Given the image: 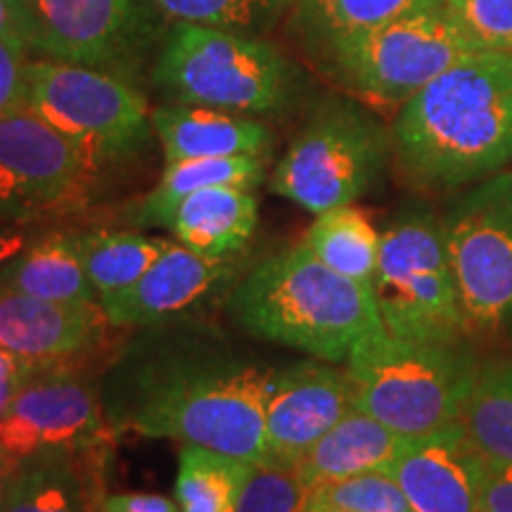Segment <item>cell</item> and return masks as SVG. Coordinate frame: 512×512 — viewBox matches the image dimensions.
Instances as JSON below:
<instances>
[{
    "label": "cell",
    "mask_w": 512,
    "mask_h": 512,
    "mask_svg": "<svg viewBox=\"0 0 512 512\" xmlns=\"http://www.w3.org/2000/svg\"><path fill=\"white\" fill-rule=\"evenodd\" d=\"M370 292L392 337L448 347L470 337L441 216L430 207L401 211L382 230Z\"/></svg>",
    "instance_id": "obj_6"
},
{
    "label": "cell",
    "mask_w": 512,
    "mask_h": 512,
    "mask_svg": "<svg viewBox=\"0 0 512 512\" xmlns=\"http://www.w3.org/2000/svg\"><path fill=\"white\" fill-rule=\"evenodd\" d=\"M306 496L309 489L294 467L256 463L235 512H304Z\"/></svg>",
    "instance_id": "obj_32"
},
{
    "label": "cell",
    "mask_w": 512,
    "mask_h": 512,
    "mask_svg": "<svg viewBox=\"0 0 512 512\" xmlns=\"http://www.w3.org/2000/svg\"><path fill=\"white\" fill-rule=\"evenodd\" d=\"M304 512H349V510H339V508H304Z\"/></svg>",
    "instance_id": "obj_40"
},
{
    "label": "cell",
    "mask_w": 512,
    "mask_h": 512,
    "mask_svg": "<svg viewBox=\"0 0 512 512\" xmlns=\"http://www.w3.org/2000/svg\"><path fill=\"white\" fill-rule=\"evenodd\" d=\"M354 406V382L347 368L335 363H299L273 373L266 403V463L294 467Z\"/></svg>",
    "instance_id": "obj_14"
},
{
    "label": "cell",
    "mask_w": 512,
    "mask_h": 512,
    "mask_svg": "<svg viewBox=\"0 0 512 512\" xmlns=\"http://www.w3.org/2000/svg\"><path fill=\"white\" fill-rule=\"evenodd\" d=\"M48 370V366H36V363L19 361L15 356H8L0 351V387H17L24 380H29L31 375Z\"/></svg>",
    "instance_id": "obj_36"
},
{
    "label": "cell",
    "mask_w": 512,
    "mask_h": 512,
    "mask_svg": "<svg viewBox=\"0 0 512 512\" xmlns=\"http://www.w3.org/2000/svg\"><path fill=\"white\" fill-rule=\"evenodd\" d=\"M110 320L102 304H57L0 285V351L50 366L88 349Z\"/></svg>",
    "instance_id": "obj_16"
},
{
    "label": "cell",
    "mask_w": 512,
    "mask_h": 512,
    "mask_svg": "<svg viewBox=\"0 0 512 512\" xmlns=\"http://www.w3.org/2000/svg\"><path fill=\"white\" fill-rule=\"evenodd\" d=\"M27 107L57 128L95 169L136 155L152 131L147 102L117 74L60 60H31Z\"/></svg>",
    "instance_id": "obj_8"
},
{
    "label": "cell",
    "mask_w": 512,
    "mask_h": 512,
    "mask_svg": "<svg viewBox=\"0 0 512 512\" xmlns=\"http://www.w3.org/2000/svg\"><path fill=\"white\" fill-rule=\"evenodd\" d=\"M100 512H181V508L176 501L162 494L128 491V494H110L102 498Z\"/></svg>",
    "instance_id": "obj_35"
},
{
    "label": "cell",
    "mask_w": 512,
    "mask_h": 512,
    "mask_svg": "<svg viewBox=\"0 0 512 512\" xmlns=\"http://www.w3.org/2000/svg\"><path fill=\"white\" fill-rule=\"evenodd\" d=\"M29 50L22 34H0V117L27 105Z\"/></svg>",
    "instance_id": "obj_33"
},
{
    "label": "cell",
    "mask_w": 512,
    "mask_h": 512,
    "mask_svg": "<svg viewBox=\"0 0 512 512\" xmlns=\"http://www.w3.org/2000/svg\"><path fill=\"white\" fill-rule=\"evenodd\" d=\"M150 121L162 143L166 164L209 157H266L271 150L268 128L238 112L178 102L157 107Z\"/></svg>",
    "instance_id": "obj_18"
},
{
    "label": "cell",
    "mask_w": 512,
    "mask_h": 512,
    "mask_svg": "<svg viewBox=\"0 0 512 512\" xmlns=\"http://www.w3.org/2000/svg\"><path fill=\"white\" fill-rule=\"evenodd\" d=\"M306 508H339L349 512H413L399 482L387 470L361 472L311 486Z\"/></svg>",
    "instance_id": "obj_29"
},
{
    "label": "cell",
    "mask_w": 512,
    "mask_h": 512,
    "mask_svg": "<svg viewBox=\"0 0 512 512\" xmlns=\"http://www.w3.org/2000/svg\"><path fill=\"white\" fill-rule=\"evenodd\" d=\"M392 157V131L356 102L335 100L313 112L268 185L311 214H323L361 200Z\"/></svg>",
    "instance_id": "obj_7"
},
{
    "label": "cell",
    "mask_w": 512,
    "mask_h": 512,
    "mask_svg": "<svg viewBox=\"0 0 512 512\" xmlns=\"http://www.w3.org/2000/svg\"><path fill=\"white\" fill-rule=\"evenodd\" d=\"M266 178V157H209L166 164L159 183L138 209L143 226H169L171 214L192 192L216 185L254 190Z\"/></svg>",
    "instance_id": "obj_24"
},
{
    "label": "cell",
    "mask_w": 512,
    "mask_h": 512,
    "mask_svg": "<svg viewBox=\"0 0 512 512\" xmlns=\"http://www.w3.org/2000/svg\"><path fill=\"white\" fill-rule=\"evenodd\" d=\"M17 460H12L10 456H5L3 451H0V505H3V498H5V491H8V484L12 475H15L17 470Z\"/></svg>",
    "instance_id": "obj_39"
},
{
    "label": "cell",
    "mask_w": 512,
    "mask_h": 512,
    "mask_svg": "<svg viewBox=\"0 0 512 512\" xmlns=\"http://www.w3.org/2000/svg\"><path fill=\"white\" fill-rule=\"evenodd\" d=\"M152 79L181 105L266 114L292 100L297 69L278 48L252 34L174 22Z\"/></svg>",
    "instance_id": "obj_5"
},
{
    "label": "cell",
    "mask_w": 512,
    "mask_h": 512,
    "mask_svg": "<svg viewBox=\"0 0 512 512\" xmlns=\"http://www.w3.org/2000/svg\"><path fill=\"white\" fill-rule=\"evenodd\" d=\"M228 313L247 335L323 363H347L363 337L384 328L370 287L332 271L304 245L261 261L230 294Z\"/></svg>",
    "instance_id": "obj_2"
},
{
    "label": "cell",
    "mask_w": 512,
    "mask_h": 512,
    "mask_svg": "<svg viewBox=\"0 0 512 512\" xmlns=\"http://www.w3.org/2000/svg\"><path fill=\"white\" fill-rule=\"evenodd\" d=\"M275 3H278V5H280V10H283V8H287V5L299 3V0H275Z\"/></svg>",
    "instance_id": "obj_41"
},
{
    "label": "cell",
    "mask_w": 512,
    "mask_h": 512,
    "mask_svg": "<svg viewBox=\"0 0 512 512\" xmlns=\"http://www.w3.org/2000/svg\"><path fill=\"white\" fill-rule=\"evenodd\" d=\"M29 48L121 79L136 72L152 38L155 0H19Z\"/></svg>",
    "instance_id": "obj_11"
},
{
    "label": "cell",
    "mask_w": 512,
    "mask_h": 512,
    "mask_svg": "<svg viewBox=\"0 0 512 512\" xmlns=\"http://www.w3.org/2000/svg\"><path fill=\"white\" fill-rule=\"evenodd\" d=\"M235 268V256H204L181 242H169L138 283L105 299L102 309L114 328L157 323L200 302L233 278Z\"/></svg>",
    "instance_id": "obj_15"
},
{
    "label": "cell",
    "mask_w": 512,
    "mask_h": 512,
    "mask_svg": "<svg viewBox=\"0 0 512 512\" xmlns=\"http://www.w3.org/2000/svg\"><path fill=\"white\" fill-rule=\"evenodd\" d=\"M155 8L174 22L240 34L261 31L280 12L275 0H155Z\"/></svg>",
    "instance_id": "obj_30"
},
{
    "label": "cell",
    "mask_w": 512,
    "mask_h": 512,
    "mask_svg": "<svg viewBox=\"0 0 512 512\" xmlns=\"http://www.w3.org/2000/svg\"><path fill=\"white\" fill-rule=\"evenodd\" d=\"M0 34H22V5L19 0H0Z\"/></svg>",
    "instance_id": "obj_37"
},
{
    "label": "cell",
    "mask_w": 512,
    "mask_h": 512,
    "mask_svg": "<svg viewBox=\"0 0 512 512\" xmlns=\"http://www.w3.org/2000/svg\"><path fill=\"white\" fill-rule=\"evenodd\" d=\"M460 427L484 463L512 465V358L479 363Z\"/></svg>",
    "instance_id": "obj_25"
},
{
    "label": "cell",
    "mask_w": 512,
    "mask_h": 512,
    "mask_svg": "<svg viewBox=\"0 0 512 512\" xmlns=\"http://www.w3.org/2000/svg\"><path fill=\"white\" fill-rule=\"evenodd\" d=\"M444 8L477 53L512 55V0H444Z\"/></svg>",
    "instance_id": "obj_31"
},
{
    "label": "cell",
    "mask_w": 512,
    "mask_h": 512,
    "mask_svg": "<svg viewBox=\"0 0 512 512\" xmlns=\"http://www.w3.org/2000/svg\"><path fill=\"white\" fill-rule=\"evenodd\" d=\"M95 166L31 107L0 117V216L29 221L81 204Z\"/></svg>",
    "instance_id": "obj_12"
},
{
    "label": "cell",
    "mask_w": 512,
    "mask_h": 512,
    "mask_svg": "<svg viewBox=\"0 0 512 512\" xmlns=\"http://www.w3.org/2000/svg\"><path fill=\"white\" fill-rule=\"evenodd\" d=\"M441 3L444 0H299L294 19L306 48L320 60L342 43Z\"/></svg>",
    "instance_id": "obj_23"
},
{
    "label": "cell",
    "mask_w": 512,
    "mask_h": 512,
    "mask_svg": "<svg viewBox=\"0 0 512 512\" xmlns=\"http://www.w3.org/2000/svg\"><path fill=\"white\" fill-rule=\"evenodd\" d=\"M472 53L477 50L441 3L342 43L320 57V64L358 98L401 107Z\"/></svg>",
    "instance_id": "obj_10"
},
{
    "label": "cell",
    "mask_w": 512,
    "mask_h": 512,
    "mask_svg": "<svg viewBox=\"0 0 512 512\" xmlns=\"http://www.w3.org/2000/svg\"><path fill=\"white\" fill-rule=\"evenodd\" d=\"M76 240L83 268L100 294V304L138 283L140 275L155 264L157 256L169 245L164 238L114 230H95L88 235H76Z\"/></svg>",
    "instance_id": "obj_28"
},
{
    "label": "cell",
    "mask_w": 512,
    "mask_h": 512,
    "mask_svg": "<svg viewBox=\"0 0 512 512\" xmlns=\"http://www.w3.org/2000/svg\"><path fill=\"white\" fill-rule=\"evenodd\" d=\"M0 285L57 304H100L76 235H48L0 268Z\"/></svg>",
    "instance_id": "obj_22"
},
{
    "label": "cell",
    "mask_w": 512,
    "mask_h": 512,
    "mask_svg": "<svg viewBox=\"0 0 512 512\" xmlns=\"http://www.w3.org/2000/svg\"><path fill=\"white\" fill-rule=\"evenodd\" d=\"M27 238L22 233H15V230L0 228V268H3L8 261L15 259L19 252L27 249Z\"/></svg>",
    "instance_id": "obj_38"
},
{
    "label": "cell",
    "mask_w": 512,
    "mask_h": 512,
    "mask_svg": "<svg viewBox=\"0 0 512 512\" xmlns=\"http://www.w3.org/2000/svg\"><path fill=\"white\" fill-rule=\"evenodd\" d=\"M254 463L211 451L183 446L178 458L176 503L181 512H235Z\"/></svg>",
    "instance_id": "obj_27"
},
{
    "label": "cell",
    "mask_w": 512,
    "mask_h": 512,
    "mask_svg": "<svg viewBox=\"0 0 512 512\" xmlns=\"http://www.w3.org/2000/svg\"><path fill=\"white\" fill-rule=\"evenodd\" d=\"M387 472L413 512H479L482 458L460 425L411 439Z\"/></svg>",
    "instance_id": "obj_17"
},
{
    "label": "cell",
    "mask_w": 512,
    "mask_h": 512,
    "mask_svg": "<svg viewBox=\"0 0 512 512\" xmlns=\"http://www.w3.org/2000/svg\"><path fill=\"white\" fill-rule=\"evenodd\" d=\"M102 432L105 422L91 384L50 370L19 384L0 411V451L17 463L50 451L91 448Z\"/></svg>",
    "instance_id": "obj_13"
},
{
    "label": "cell",
    "mask_w": 512,
    "mask_h": 512,
    "mask_svg": "<svg viewBox=\"0 0 512 512\" xmlns=\"http://www.w3.org/2000/svg\"><path fill=\"white\" fill-rule=\"evenodd\" d=\"M479 512H512V465L484 463L482 460Z\"/></svg>",
    "instance_id": "obj_34"
},
{
    "label": "cell",
    "mask_w": 512,
    "mask_h": 512,
    "mask_svg": "<svg viewBox=\"0 0 512 512\" xmlns=\"http://www.w3.org/2000/svg\"><path fill=\"white\" fill-rule=\"evenodd\" d=\"M479 361L460 347L408 342L380 328L347 358L356 406L406 439L460 425Z\"/></svg>",
    "instance_id": "obj_4"
},
{
    "label": "cell",
    "mask_w": 512,
    "mask_h": 512,
    "mask_svg": "<svg viewBox=\"0 0 512 512\" xmlns=\"http://www.w3.org/2000/svg\"><path fill=\"white\" fill-rule=\"evenodd\" d=\"M411 439L354 406L294 465L306 489L332 479L389 470Z\"/></svg>",
    "instance_id": "obj_19"
},
{
    "label": "cell",
    "mask_w": 512,
    "mask_h": 512,
    "mask_svg": "<svg viewBox=\"0 0 512 512\" xmlns=\"http://www.w3.org/2000/svg\"><path fill=\"white\" fill-rule=\"evenodd\" d=\"M50 451L17 465L0 512H100V479L86 453Z\"/></svg>",
    "instance_id": "obj_20"
},
{
    "label": "cell",
    "mask_w": 512,
    "mask_h": 512,
    "mask_svg": "<svg viewBox=\"0 0 512 512\" xmlns=\"http://www.w3.org/2000/svg\"><path fill=\"white\" fill-rule=\"evenodd\" d=\"M259 204L252 190L216 185L192 192L169 219L174 238L204 256H235L252 240Z\"/></svg>",
    "instance_id": "obj_21"
},
{
    "label": "cell",
    "mask_w": 512,
    "mask_h": 512,
    "mask_svg": "<svg viewBox=\"0 0 512 512\" xmlns=\"http://www.w3.org/2000/svg\"><path fill=\"white\" fill-rule=\"evenodd\" d=\"M392 150L401 174L458 192L512 162V55L472 53L399 107Z\"/></svg>",
    "instance_id": "obj_1"
},
{
    "label": "cell",
    "mask_w": 512,
    "mask_h": 512,
    "mask_svg": "<svg viewBox=\"0 0 512 512\" xmlns=\"http://www.w3.org/2000/svg\"><path fill=\"white\" fill-rule=\"evenodd\" d=\"M271 375L233 358H190L155 368L121 430L150 439H174L226 456L266 463V403Z\"/></svg>",
    "instance_id": "obj_3"
},
{
    "label": "cell",
    "mask_w": 512,
    "mask_h": 512,
    "mask_svg": "<svg viewBox=\"0 0 512 512\" xmlns=\"http://www.w3.org/2000/svg\"><path fill=\"white\" fill-rule=\"evenodd\" d=\"M302 245L332 271L373 287L380 233L363 211L354 209V204L316 214Z\"/></svg>",
    "instance_id": "obj_26"
},
{
    "label": "cell",
    "mask_w": 512,
    "mask_h": 512,
    "mask_svg": "<svg viewBox=\"0 0 512 512\" xmlns=\"http://www.w3.org/2000/svg\"><path fill=\"white\" fill-rule=\"evenodd\" d=\"M444 242L470 335L512 325V171L458 192L441 214Z\"/></svg>",
    "instance_id": "obj_9"
}]
</instances>
